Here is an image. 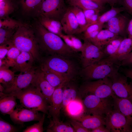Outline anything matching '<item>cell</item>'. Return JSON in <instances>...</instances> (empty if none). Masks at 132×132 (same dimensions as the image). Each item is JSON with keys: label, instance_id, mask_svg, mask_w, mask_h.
<instances>
[{"label": "cell", "instance_id": "ee69618b", "mask_svg": "<svg viewBox=\"0 0 132 132\" xmlns=\"http://www.w3.org/2000/svg\"><path fill=\"white\" fill-rule=\"evenodd\" d=\"M82 10L85 15L87 22L86 29L92 18L96 13L99 12L100 11L98 10L92 9Z\"/></svg>", "mask_w": 132, "mask_h": 132}, {"label": "cell", "instance_id": "f5cc1de1", "mask_svg": "<svg viewBox=\"0 0 132 132\" xmlns=\"http://www.w3.org/2000/svg\"><path fill=\"white\" fill-rule=\"evenodd\" d=\"M106 3H109L111 6H113L117 2L118 0H105Z\"/></svg>", "mask_w": 132, "mask_h": 132}, {"label": "cell", "instance_id": "ac0fdd59", "mask_svg": "<svg viewBox=\"0 0 132 132\" xmlns=\"http://www.w3.org/2000/svg\"><path fill=\"white\" fill-rule=\"evenodd\" d=\"M112 98L113 109L119 111L131 122L132 121V102L128 99L119 98L115 95Z\"/></svg>", "mask_w": 132, "mask_h": 132}, {"label": "cell", "instance_id": "ffe728a7", "mask_svg": "<svg viewBox=\"0 0 132 132\" xmlns=\"http://www.w3.org/2000/svg\"><path fill=\"white\" fill-rule=\"evenodd\" d=\"M73 119L80 122L85 128L92 130L105 125V118L99 115H83Z\"/></svg>", "mask_w": 132, "mask_h": 132}, {"label": "cell", "instance_id": "4fadbf2b", "mask_svg": "<svg viewBox=\"0 0 132 132\" xmlns=\"http://www.w3.org/2000/svg\"><path fill=\"white\" fill-rule=\"evenodd\" d=\"M10 115L11 120L14 124L21 125L26 122L39 121L42 118L43 114L38 111L24 108L20 105H17L16 109Z\"/></svg>", "mask_w": 132, "mask_h": 132}, {"label": "cell", "instance_id": "836d02e7", "mask_svg": "<svg viewBox=\"0 0 132 132\" xmlns=\"http://www.w3.org/2000/svg\"><path fill=\"white\" fill-rule=\"evenodd\" d=\"M15 8L13 0H4L0 2V19L9 17Z\"/></svg>", "mask_w": 132, "mask_h": 132}, {"label": "cell", "instance_id": "277c9868", "mask_svg": "<svg viewBox=\"0 0 132 132\" xmlns=\"http://www.w3.org/2000/svg\"><path fill=\"white\" fill-rule=\"evenodd\" d=\"M120 63L108 56L83 68V75L87 80L112 78L118 72Z\"/></svg>", "mask_w": 132, "mask_h": 132}, {"label": "cell", "instance_id": "b9f144b4", "mask_svg": "<svg viewBox=\"0 0 132 132\" xmlns=\"http://www.w3.org/2000/svg\"><path fill=\"white\" fill-rule=\"evenodd\" d=\"M104 24L97 22L89 25L83 32V37L95 32L100 31L102 30Z\"/></svg>", "mask_w": 132, "mask_h": 132}, {"label": "cell", "instance_id": "f546056e", "mask_svg": "<svg viewBox=\"0 0 132 132\" xmlns=\"http://www.w3.org/2000/svg\"><path fill=\"white\" fill-rule=\"evenodd\" d=\"M71 6L77 7L82 10H96L101 11L103 7L97 3L88 0H68Z\"/></svg>", "mask_w": 132, "mask_h": 132}, {"label": "cell", "instance_id": "8992f818", "mask_svg": "<svg viewBox=\"0 0 132 132\" xmlns=\"http://www.w3.org/2000/svg\"><path fill=\"white\" fill-rule=\"evenodd\" d=\"M68 8L64 0H42L35 13L37 17L42 16L60 21Z\"/></svg>", "mask_w": 132, "mask_h": 132}, {"label": "cell", "instance_id": "d590c367", "mask_svg": "<svg viewBox=\"0 0 132 132\" xmlns=\"http://www.w3.org/2000/svg\"><path fill=\"white\" fill-rule=\"evenodd\" d=\"M124 7L116 8L112 6L110 9L99 16L97 22L104 24L112 18L115 16L120 12L125 10Z\"/></svg>", "mask_w": 132, "mask_h": 132}, {"label": "cell", "instance_id": "1f68e13d", "mask_svg": "<svg viewBox=\"0 0 132 132\" xmlns=\"http://www.w3.org/2000/svg\"><path fill=\"white\" fill-rule=\"evenodd\" d=\"M123 39L118 37L105 46L103 50L106 55L113 58L116 54Z\"/></svg>", "mask_w": 132, "mask_h": 132}, {"label": "cell", "instance_id": "9c48e42d", "mask_svg": "<svg viewBox=\"0 0 132 132\" xmlns=\"http://www.w3.org/2000/svg\"><path fill=\"white\" fill-rule=\"evenodd\" d=\"M105 125L110 132H132L131 122L118 110H112L106 115Z\"/></svg>", "mask_w": 132, "mask_h": 132}, {"label": "cell", "instance_id": "60d3db41", "mask_svg": "<svg viewBox=\"0 0 132 132\" xmlns=\"http://www.w3.org/2000/svg\"><path fill=\"white\" fill-rule=\"evenodd\" d=\"M18 131L16 127L0 117V132H15Z\"/></svg>", "mask_w": 132, "mask_h": 132}, {"label": "cell", "instance_id": "e575fe53", "mask_svg": "<svg viewBox=\"0 0 132 132\" xmlns=\"http://www.w3.org/2000/svg\"><path fill=\"white\" fill-rule=\"evenodd\" d=\"M21 52L12 43L7 55V57L5 59L6 64L5 66L9 68L13 67Z\"/></svg>", "mask_w": 132, "mask_h": 132}, {"label": "cell", "instance_id": "7a4b0ae2", "mask_svg": "<svg viewBox=\"0 0 132 132\" xmlns=\"http://www.w3.org/2000/svg\"><path fill=\"white\" fill-rule=\"evenodd\" d=\"M0 94V97L8 95L15 97L24 108L48 114L49 104L40 89L32 84L25 88L9 94L1 92Z\"/></svg>", "mask_w": 132, "mask_h": 132}, {"label": "cell", "instance_id": "f35d334b", "mask_svg": "<svg viewBox=\"0 0 132 132\" xmlns=\"http://www.w3.org/2000/svg\"><path fill=\"white\" fill-rule=\"evenodd\" d=\"M22 23L9 17L0 19V28L17 29Z\"/></svg>", "mask_w": 132, "mask_h": 132}, {"label": "cell", "instance_id": "3957f363", "mask_svg": "<svg viewBox=\"0 0 132 132\" xmlns=\"http://www.w3.org/2000/svg\"><path fill=\"white\" fill-rule=\"evenodd\" d=\"M12 41L21 52L30 53L34 60H40V48L31 25L22 23L16 29Z\"/></svg>", "mask_w": 132, "mask_h": 132}, {"label": "cell", "instance_id": "44dd1931", "mask_svg": "<svg viewBox=\"0 0 132 132\" xmlns=\"http://www.w3.org/2000/svg\"><path fill=\"white\" fill-rule=\"evenodd\" d=\"M39 22L50 32L59 36L63 29L60 21L42 16H37Z\"/></svg>", "mask_w": 132, "mask_h": 132}, {"label": "cell", "instance_id": "ab89813d", "mask_svg": "<svg viewBox=\"0 0 132 132\" xmlns=\"http://www.w3.org/2000/svg\"><path fill=\"white\" fill-rule=\"evenodd\" d=\"M46 113H43L41 119L38 122L27 127L23 132H43L44 131L43 125Z\"/></svg>", "mask_w": 132, "mask_h": 132}, {"label": "cell", "instance_id": "83f0119b", "mask_svg": "<svg viewBox=\"0 0 132 132\" xmlns=\"http://www.w3.org/2000/svg\"><path fill=\"white\" fill-rule=\"evenodd\" d=\"M59 36L74 52H81L83 48V43L79 38L74 35L65 34L63 33Z\"/></svg>", "mask_w": 132, "mask_h": 132}, {"label": "cell", "instance_id": "52a82bcc", "mask_svg": "<svg viewBox=\"0 0 132 132\" xmlns=\"http://www.w3.org/2000/svg\"><path fill=\"white\" fill-rule=\"evenodd\" d=\"M112 85L111 79L105 78L85 83L82 86L81 90L84 95L89 94L100 98H109L114 95Z\"/></svg>", "mask_w": 132, "mask_h": 132}, {"label": "cell", "instance_id": "8d00e7d4", "mask_svg": "<svg viewBox=\"0 0 132 132\" xmlns=\"http://www.w3.org/2000/svg\"><path fill=\"white\" fill-rule=\"evenodd\" d=\"M42 0H19L23 11L29 13L34 11L35 12L40 5Z\"/></svg>", "mask_w": 132, "mask_h": 132}, {"label": "cell", "instance_id": "cb8c5ba5", "mask_svg": "<svg viewBox=\"0 0 132 132\" xmlns=\"http://www.w3.org/2000/svg\"><path fill=\"white\" fill-rule=\"evenodd\" d=\"M16 98L13 96L8 95L0 97V111L5 115H10L13 111L17 105Z\"/></svg>", "mask_w": 132, "mask_h": 132}, {"label": "cell", "instance_id": "bcb514c9", "mask_svg": "<svg viewBox=\"0 0 132 132\" xmlns=\"http://www.w3.org/2000/svg\"><path fill=\"white\" fill-rule=\"evenodd\" d=\"M120 66L132 67V52H131L121 62Z\"/></svg>", "mask_w": 132, "mask_h": 132}, {"label": "cell", "instance_id": "d6986e66", "mask_svg": "<svg viewBox=\"0 0 132 132\" xmlns=\"http://www.w3.org/2000/svg\"><path fill=\"white\" fill-rule=\"evenodd\" d=\"M127 21L125 17L118 14L107 22V29L118 35H124L125 32Z\"/></svg>", "mask_w": 132, "mask_h": 132}, {"label": "cell", "instance_id": "ba28073f", "mask_svg": "<svg viewBox=\"0 0 132 132\" xmlns=\"http://www.w3.org/2000/svg\"><path fill=\"white\" fill-rule=\"evenodd\" d=\"M82 101L85 111L92 115H106L112 110L113 100L109 98H100L94 95L89 94Z\"/></svg>", "mask_w": 132, "mask_h": 132}, {"label": "cell", "instance_id": "7c38bea8", "mask_svg": "<svg viewBox=\"0 0 132 132\" xmlns=\"http://www.w3.org/2000/svg\"><path fill=\"white\" fill-rule=\"evenodd\" d=\"M37 71L33 67L27 72L23 73L20 72L19 74L16 75L13 82L5 89L3 93L8 94L28 87L32 84Z\"/></svg>", "mask_w": 132, "mask_h": 132}, {"label": "cell", "instance_id": "5b68a950", "mask_svg": "<svg viewBox=\"0 0 132 132\" xmlns=\"http://www.w3.org/2000/svg\"><path fill=\"white\" fill-rule=\"evenodd\" d=\"M66 57L52 55L45 60L41 68L54 71L71 80L76 74V68L73 63Z\"/></svg>", "mask_w": 132, "mask_h": 132}, {"label": "cell", "instance_id": "e0dca14e", "mask_svg": "<svg viewBox=\"0 0 132 132\" xmlns=\"http://www.w3.org/2000/svg\"><path fill=\"white\" fill-rule=\"evenodd\" d=\"M34 60L30 53L21 52L12 67L13 71L24 73L29 71L33 67V65Z\"/></svg>", "mask_w": 132, "mask_h": 132}, {"label": "cell", "instance_id": "9a60e30c", "mask_svg": "<svg viewBox=\"0 0 132 132\" xmlns=\"http://www.w3.org/2000/svg\"><path fill=\"white\" fill-rule=\"evenodd\" d=\"M60 22L63 31L66 34L74 35L80 33L77 20L74 13L68 8Z\"/></svg>", "mask_w": 132, "mask_h": 132}, {"label": "cell", "instance_id": "4316f807", "mask_svg": "<svg viewBox=\"0 0 132 132\" xmlns=\"http://www.w3.org/2000/svg\"><path fill=\"white\" fill-rule=\"evenodd\" d=\"M47 132H75L73 127L60 121L58 118H52L46 129Z\"/></svg>", "mask_w": 132, "mask_h": 132}, {"label": "cell", "instance_id": "74e56055", "mask_svg": "<svg viewBox=\"0 0 132 132\" xmlns=\"http://www.w3.org/2000/svg\"><path fill=\"white\" fill-rule=\"evenodd\" d=\"M16 29L0 28V45L9 44L12 42V39Z\"/></svg>", "mask_w": 132, "mask_h": 132}, {"label": "cell", "instance_id": "11a10c76", "mask_svg": "<svg viewBox=\"0 0 132 132\" xmlns=\"http://www.w3.org/2000/svg\"><path fill=\"white\" fill-rule=\"evenodd\" d=\"M131 125L132 129V121L131 122Z\"/></svg>", "mask_w": 132, "mask_h": 132}, {"label": "cell", "instance_id": "c3c4849f", "mask_svg": "<svg viewBox=\"0 0 132 132\" xmlns=\"http://www.w3.org/2000/svg\"><path fill=\"white\" fill-rule=\"evenodd\" d=\"M91 132H110V131L104 126L99 127L95 129L91 130Z\"/></svg>", "mask_w": 132, "mask_h": 132}, {"label": "cell", "instance_id": "681fc988", "mask_svg": "<svg viewBox=\"0 0 132 132\" xmlns=\"http://www.w3.org/2000/svg\"><path fill=\"white\" fill-rule=\"evenodd\" d=\"M127 30L128 37L132 38V18L128 23Z\"/></svg>", "mask_w": 132, "mask_h": 132}, {"label": "cell", "instance_id": "6da1fadb", "mask_svg": "<svg viewBox=\"0 0 132 132\" xmlns=\"http://www.w3.org/2000/svg\"><path fill=\"white\" fill-rule=\"evenodd\" d=\"M32 26L37 39L40 48L52 55L66 57L73 54L74 52L65 43L59 35L45 28L37 20Z\"/></svg>", "mask_w": 132, "mask_h": 132}, {"label": "cell", "instance_id": "2e32d148", "mask_svg": "<svg viewBox=\"0 0 132 132\" xmlns=\"http://www.w3.org/2000/svg\"><path fill=\"white\" fill-rule=\"evenodd\" d=\"M32 84L40 89L49 105L51 98L55 88L52 86L45 79L41 69L37 71Z\"/></svg>", "mask_w": 132, "mask_h": 132}, {"label": "cell", "instance_id": "7dc6e473", "mask_svg": "<svg viewBox=\"0 0 132 132\" xmlns=\"http://www.w3.org/2000/svg\"><path fill=\"white\" fill-rule=\"evenodd\" d=\"M121 3L125 10L132 16V0H121Z\"/></svg>", "mask_w": 132, "mask_h": 132}, {"label": "cell", "instance_id": "30bf717a", "mask_svg": "<svg viewBox=\"0 0 132 132\" xmlns=\"http://www.w3.org/2000/svg\"><path fill=\"white\" fill-rule=\"evenodd\" d=\"M80 56L83 68L104 58L106 55L102 49L87 40H84Z\"/></svg>", "mask_w": 132, "mask_h": 132}, {"label": "cell", "instance_id": "5bb4252c", "mask_svg": "<svg viewBox=\"0 0 132 132\" xmlns=\"http://www.w3.org/2000/svg\"><path fill=\"white\" fill-rule=\"evenodd\" d=\"M68 81H65L55 88L51 98L48 114L52 118H59L63 102V88Z\"/></svg>", "mask_w": 132, "mask_h": 132}, {"label": "cell", "instance_id": "8fae6325", "mask_svg": "<svg viewBox=\"0 0 132 132\" xmlns=\"http://www.w3.org/2000/svg\"><path fill=\"white\" fill-rule=\"evenodd\" d=\"M127 78L118 72L111 79L112 88L114 95L132 102V84L129 83Z\"/></svg>", "mask_w": 132, "mask_h": 132}, {"label": "cell", "instance_id": "7bdbcfd3", "mask_svg": "<svg viewBox=\"0 0 132 132\" xmlns=\"http://www.w3.org/2000/svg\"><path fill=\"white\" fill-rule=\"evenodd\" d=\"M70 122L74 129L75 132H89L91 131L85 127L79 121L72 119Z\"/></svg>", "mask_w": 132, "mask_h": 132}, {"label": "cell", "instance_id": "603a6c76", "mask_svg": "<svg viewBox=\"0 0 132 132\" xmlns=\"http://www.w3.org/2000/svg\"><path fill=\"white\" fill-rule=\"evenodd\" d=\"M68 115L73 119L83 115L85 111L83 101L77 98L65 108Z\"/></svg>", "mask_w": 132, "mask_h": 132}, {"label": "cell", "instance_id": "4dcf8cb0", "mask_svg": "<svg viewBox=\"0 0 132 132\" xmlns=\"http://www.w3.org/2000/svg\"><path fill=\"white\" fill-rule=\"evenodd\" d=\"M68 82L66 83L63 88L62 108H65L71 102L77 98L76 88L73 86L68 85Z\"/></svg>", "mask_w": 132, "mask_h": 132}, {"label": "cell", "instance_id": "9f6ffc18", "mask_svg": "<svg viewBox=\"0 0 132 132\" xmlns=\"http://www.w3.org/2000/svg\"><path fill=\"white\" fill-rule=\"evenodd\" d=\"M0 0V2L2 1L3 0Z\"/></svg>", "mask_w": 132, "mask_h": 132}, {"label": "cell", "instance_id": "f6af8a7d", "mask_svg": "<svg viewBox=\"0 0 132 132\" xmlns=\"http://www.w3.org/2000/svg\"><path fill=\"white\" fill-rule=\"evenodd\" d=\"M12 42L9 44L0 45V59H4L7 55L8 50Z\"/></svg>", "mask_w": 132, "mask_h": 132}, {"label": "cell", "instance_id": "db71d44e", "mask_svg": "<svg viewBox=\"0 0 132 132\" xmlns=\"http://www.w3.org/2000/svg\"><path fill=\"white\" fill-rule=\"evenodd\" d=\"M4 88L2 85L0 84V92H3L4 90Z\"/></svg>", "mask_w": 132, "mask_h": 132}, {"label": "cell", "instance_id": "f907efd6", "mask_svg": "<svg viewBox=\"0 0 132 132\" xmlns=\"http://www.w3.org/2000/svg\"><path fill=\"white\" fill-rule=\"evenodd\" d=\"M123 72L127 77L132 80V68L125 69L123 70Z\"/></svg>", "mask_w": 132, "mask_h": 132}, {"label": "cell", "instance_id": "484cf974", "mask_svg": "<svg viewBox=\"0 0 132 132\" xmlns=\"http://www.w3.org/2000/svg\"><path fill=\"white\" fill-rule=\"evenodd\" d=\"M45 79L53 87L55 88L65 81L70 80L59 74L48 69L41 68Z\"/></svg>", "mask_w": 132, "mask_h": 132}, {"label": "cell", "instance_id": "d6a6232c", "mask_svg": "<svg viewBox=\"0 0 132 132\" xmlns=\"http://www.w3.org/2000/svg\"><path fill=\"white\" fill-rule=\"evenodd\" d=\"M74 14L78 23L80 29V33L83 32L86 29L87 22L83 10L75 6L68 7Z\"/></svg>", "mask_w": 132, "mask_h": 132}, {"label": "cell", "instance_id": "f1b7e54d", "mask_svg": "<svg viewBox=\"0 0 132 132\" xmlns=\"http://www.w3.org/2000/svg\"><path fill=\"white\" fill-rule=\"evenodd\" d=\"M14 72L5 66L0 67V83L4 89L13 82L16 77Z\"/></svg>", "mask_w": 132, "mask_h": 132}, {"label": "cell", "instance_id": "7402d4cb", "mask_svg": "<svg viewBox=\"0 0 132 132\" xmlns=\"http://www.w3.org/2000/svg\"><path fill=\"white\" fill-rule=\"evenodd\" d=\"M119 35L108 29L101 30L96 36L90 42L103 50V48Z\"/></svg>", "mask_w": 132, "mask_h": 132}, {"label": "cell", "instance_id": "d4e9b609", "mask_svg": "<svg viewBox=\"0 0 132 132\" xmlns=\"http://www.w3.org/2000/svg\"><path fill=\"white\" fill-rule=\"evenodd\" d=\"M132 50V38L123 39L115 56L112 58L116 61L120 63L131 52Z\"/></svg>", "mask_w": 132, "mask_h": 132}, {"label": "cell", "instance_id": "816d5d0a", "mask_svg": "<svg viewBox=\"0 0 132 132\" xmlns=\"http://www.w3.org/2000/svg\"><path fill=\"white\" fill-rule=\"evenodd\" d=\"M94 1L99 5L102 6L103 5L106 3V2L105 0H88Z\"/></svg>", "mask_w": 132, "mask_h": 132}]
</instances>
